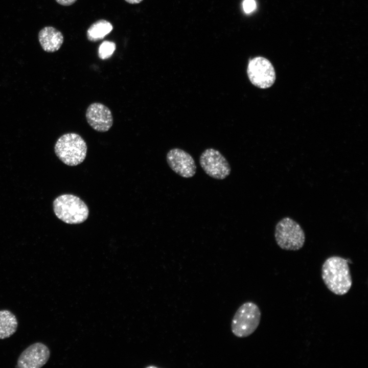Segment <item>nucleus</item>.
I'll list each match as a JSON object with an SVG mask.
<instances>
[{
	"label": "nucleus",
	"instance_id": "1",
	"mask_svg": "<svg viewBox=\"0 0 368 368\" xmlns=\"http://www.w3.org/2000/svg\"><path fill=\"white\" fill-rule=\"evenodd\" d=\"M321 278L333 293L343 295L350 290L352 279L348 261L337 256L328 258L321 267Z\"/></svg>",
	"mask_w": 368,
	"mask_h": 368
},
{
	"label": "nucleus",
	"instance_id": "2",
	"mask_svg": "<svg viewBox=\"0 0 368 368\" xmlns=\"http://www.w3.org/2000/svg\"><path fill=\"white\" fill-rule=\"evenodd\" d=\"M87 150L85 140L79 134L73 132L61 135L54 146V151L58 158L70 166L81 164L86 158Z\"/></svg>",
	"mask_w": 368,
	"mask_h": 368
},
{
	"label": "nucleus",
	"instance_id": "3",
	"mask_svg": "<svg viewBox=\"0 0 368 368\" xmlns=\"http://www.w3.org/2000/svg\"><path fill=\"white\" fill-rule=\"evenodd\" d=\"M53 210L58 219L70 224L83 223L89 215L85 203L73 194H62L56 198L53 201Z\"/></svg>",
	"mask_w": 368,
	"mask_h": 368
},
{
	"label": "nucleus",
	"instance_id": "4",
	"mask_svg": "<svg viewBox=\"0 0 368 368\" xmlns=\"http://www.w3.org/2000/svg\"><path fill=\"white\" fill-rule=\"evenodd\" d=\"M261 317L259 307L255 303H243L235 313L231 323L233 334L239 338L251 335L258 327Z\"/></svg>",
	"mask_w": 368,
	"mask_h": 368
},
{
	"label": "nucleus",
	"instance_id": "5",
	"mask_svg": "<svg viewBox=\"0 0 368 368\" xmlns=\"http://www.w3.org/2000/svg\"><path fill=\"white\" fill-rule=\"evenodd\" d=\"M274 237L278 245L286 250H298L305 242V234L301 225L288 217L282 218L277 223Z\"/></svg>",
	"mask_w": 368,
	"mask_h": 368
},
{
	"label": "nucleus",
	"instance_id": "6",
	"mask_svg": "<svg viewBox=\"0 0 368 368\" xmlns=\"http://www.w3.org/2000/svg\"><path fill=\"white\" fill-rule=\"evenodd\" d=\"M247 74L254 86L262 89L271 86L275 80V73L272 63L262 56L255 57L249 60Z\"/></svg>",
	"mask_w": 368,
	"mask_h": 368
},
{
	"label": "nucleus",
	"instance_id": "7",
	"mask_svg": "<svg viewBox=\"0 0 368 368\" xmlns=\"http://www.w3.org/2000/svg\"><path fill=\"white\" fill-rule=\"evenodd\" d=\"M199 164L208 176L216 179H224L231 172V166L226 158L214 148L203 151L199 157Z\"/></svg>",
	"mask_w": 368,
	"mask_h": 368
},
{
	"label": "nucleus",
	"instance_id": "8",
	"mask_svg": "<svg viewBox=\"0 0 368 368\" xmlns=\"http://www.w3.org/2000/svg\"><path fill=\"white\" fill-rule=\"evenodd\" d=\"M170 168L180 176L189 178L196 172V165L192 156L185 150L175 148L170 149L166 155Z\"/></svg>",
	"mask_w": 368,
	"mask_h": 368
},
{
	"label": "nucleus",
	"instance_id": "9",
	"mask_svg": "<svg viewBox=\"0 0 368 368\" xmlns=\"http://www.w3.org/2000/svg\"><path fill=\"white\" fill-rule=\"evenodd\" d=\"M50 355V350L45 344L40 342L33 343L20 354L15 367H41L48 362Z\"/></svg>",
	"mask_w": 368,
	"mask_h": 368
},
{
	"label": "nucleus",
	"instance_id": "10",
	"mask_svg": "<svg viewBox=\"0 0 368 368\" xmlns=\"http://www.w3.org/2000/svg\"><path fill=\"white\" fill-rule=\"evenodd\" d=\"M85 117L89 125L100 132L108 131L113 125V120L110 109L100 102H94L87 107Z\"/></svg>",
	"mask_w": 368,
	"mask_h": 368
},
{
	"label": "nucleus",
	"instance_id": "11",
	"mask_svg": "<svg viewBox=\"0 0 368 368\" xmlns=\"http://www.w3.org/2000/svg\"><path fill=\"white\" fill-rule=\"evenodd\" d=\"M38 38L42 49L48 53L59 50L64 41L62 33L51 26L45 27L41 29L38 33Z\"/></svg>",
	"mask_w": 368,
	"mask_h": 368
},
{
	"label": "nucleus",
	"instance_id": "12",
	"mask_svg": "<svg viewBox=\"0 0 368 368\" xmlns=\"http://www.w3.org/2000/svg\"><path fill=\"white\" fill-rule=\"evenodd\" d=\"M18 321L15 315L10 310H0V339L13 335L17 329Z\"/></svg>",
	"mask_w": 368,
	"mask_h": 368
},
{
	"label": "nucleus",
	"instance_id": "13",
	"mask_svg": "<svg viewBox=\"0 0 368 368\" xmlns=\"http://www.w3.org/2000/svg\"><path fill=\"white\" fill-rule=\"evenodd\" d=\"M112 29L113 26L110 22L105 19H100L89 27L86 36L90 41H99L109 34Z\"/></svg>",
	"mask_w": 368,
	"mask_h": 368
},
{
	"label": "nucleus",
	"instance_id": "14",
	"mask_svg": "<svg viewBox=\"0 0 368 368\" xmlns=\"http://www.w3.org/2000/svg\"><path fill=\"white\" fill-rule=\"evenodd\" d=\"M116 44L110 41H104L99 46L98 56L101 59L109 58L113 54L116 50Z\"/></svg>",
	"mask_w": 368,
	"mask_h": 368
},
{
	"label": "nucleus",
	"instance_id": "15",
	"mask_svg": "<svg viewBox=\"0 0 368 368\" xmlns=\"http://www.w3.org/2000/svg\"><path fill=\"white\" fill-rule=\"evenodd\" d=\"M243 7L246 13H250L255 9L256 4L254 0H244L243 2Z\"/></svg>",
	"mask_w": 368,
	"mask_h": 368
},
{
	"label": "nucleus",
	"instance_id": "16",
	"mask_svg": "<svg viewBox=\"0 0 368 368\" xmlns=\"http://www.w3.org/2000/svg\"><path fill=\"white\" fill-rule=\"evenodd\" d=\"M59 4L64 6H68L74 4L77 0H55Z\"/></svg>",
	"mask_w": 368,
	"mask_h": 368
},
{
	"label": "nucleus",
	"instance_id": "17",
	"mask_svg": "<svg viewBox=\"0 0 368 368\" xmlns=\"http://www.w3.org/2000/svg\"><path fill=\"white\" fill-rule=\"evenodd\" d=\"M126 2L131 4H136L142 2L143 0H125Z\"/></svg>",
	"mask_w": 368,
	"mask_h": 368
}]
</instances>
